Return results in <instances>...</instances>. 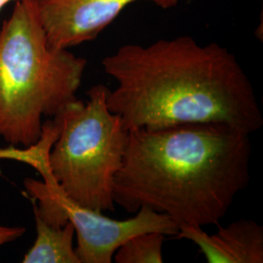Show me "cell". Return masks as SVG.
Returning <instances> with one entry per match:
<instances>
[{
  "label": "cell",
  "mask_w": 263,
  "mask_h": 263,
  "mask_svg": "<svg viewBox=\"0 0 263 263\" xmlns=\"http://www.w3.org/2000/svg\"><path fill=\"white\" fill-rule=\"evenodd\" d=\"M10 1H12V0H0V12L9 3Z\"/></svg>",
  "instance_id": "obj_11"
},
{
  "label": "cell",
  "mask_w": 263,
  "mask_h": 263,
  "mask_svg": "<svg viewBox=\"0 0 263 263\" xmlns=\"http://www.w3.org/2000/svg\"><path fill=\"white\" fill-rule=\"evenodd\" d=\"M164 233L153 231L133 236L126 240L113 255L116 263H162Z\"/></svg>",
  "instance_id": "obj_9"
},
{
  "label": "cell",
  "mask_w": 263,
  "mask_h": 263,
  "mask_svg": "<svg viewBox=\"0 0 263 263\" xmlns=\"http://www.w3.org/2000/svg\"><path fill=\"white\" fill-rule=\"evenodd\" d=\"M26 233V228L22 226H4L0 224V246L14 242Z\"/></svg>",
  "instance_id": "obj_10"
},
{
  "label": "cell",
  "mask_w": 263,
  "mask_h": 263,
  "mask_svg": "<svg viewBox=\"0 0 263 263\" xmlns=\"http://www.w3.org/2000/svg\"><path fill=\"white\" fill-rule=\"evenodd\" d=\"M87 60L48 43L37 0H17L0 30V138L29 147L54 117L76 100Z\"/></svg>",
  "instance_id": "obj_3"
},
{
  "label": "cell",
  "mask_w": 263,
  "mask_h": 263,
  "mask_svg": "<svg viewBox=\"0 0 263 263\" xmlns=\"http://www.w3.org/2000/svg\"><path fill=\"white\" fill-rule=\"evenodd\" d=\"M109 89L93 86L88 101L74 100L54 116L59 134L48 167L66 197L99 213L115 211L113 180L122 166L129 130L106 104Z\"/></svg>",
  "instance_id": "obj_4"
},
{
  "label": "cell",
  "mask_w": 263,
  "mask_h": 263,
  "mask_svg": "<svg viewBox=\"0 0 263 263\" xmlns=\"http://www.w3.org/2000/svg\"><path fill=\"white\" fill-rule=\"evenodd\" d=\"M36 240L23 258L24 263H80L73 248L76 230L67 221L54 226L39 215L33 208Z\"/></svg>",
  "instance_id": "obj_8"
},
{
  "label": "cell",
  "mask_w": 263,
  "mask_h": 263,
  "mask_svg": "<svg viewBox=\"0 0 263 263\" xmlns=\"http://www.w3.org/2000/svg\"><path fill=\"white\" fill-rule=\"evenodd\" d=\"M177 237L197 246L208 263H262L263 227L252 219H239L208 234L203 227L180 226Z\"/></svg>",
  "instance_id": "obj_7"
},
{
  "label": "cell",
  "mask_w": 263,
  "mask_h": 263,
  "mask_svg": "<svg viewBox=\"0 0 263 263\" xmlns=\"http://www.w3.org/2000/svg\"><path fill=\"white\" fill-rule=\"evenodd\" d=\"M250 136L219 123L129 130L115 205L128 213L148 208L179 228L217 224L250 182Z\"/></svg>",
  "instance_id": "obj_2"
},
{
  "label": "cell",
  "mask_w": 263,
  "mask_h": 263,
  "mask_svg": "<svg viewBox=\"0 0 263 263\" xmlns=\"http://www.w3.org/2000/svg\"><path fill=\"white\" fill-rule=\"evenodd\" d=\"M58 138L52 124H45L39 141L20 151L19 160L37 170L43 181L28 179L25 186L33 208L48 223L64 226L69 221L76 230V253L80 263H111L121 245L133 236L157 231L177 236L179 227L169 216L142 207L132 218L117 220L68 199L57 185L48 167L49 152Z\"/></svg>",
  "instance_id": "obj_5"
},
{
  "label": "cell",
  "mask_w": 263,
  "mask_h": 263,
  "mask_svg": "<svg viewBox=\"0 0 263 263\" xmlns=\"http://www.w3.org/2000/svg\"><path fill=\"white\" fill-rule=\"evenodd\" d=\"M148 1L162 9L181 0H37L48 43L68 49L95 40L132 3Z\"/></svg>",
  "instance_id": "obj_6"
},
{
  "label": "cell",
  "mask_w": 263,
  "mask_h": 263,
  "mask_svg": "<svg viewBox=\"0 0 263 263\" xmlns=\"http://www.w3.org/2000/svg\"><path fill=\"white\" fill-rule=\"evenodd\" d=\"M102 65L116 83L108 109L128 130L219 123L252 135L262 127L250 78L235 55L216 42L202 45L181 35L125 44Z\"/></svg>",
  "instance_id": "obj_1"
}]
</instances>
